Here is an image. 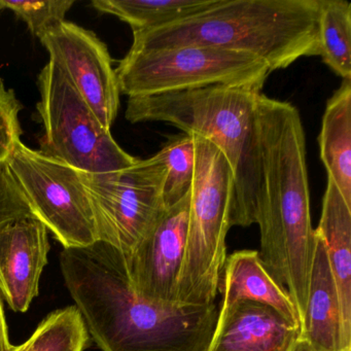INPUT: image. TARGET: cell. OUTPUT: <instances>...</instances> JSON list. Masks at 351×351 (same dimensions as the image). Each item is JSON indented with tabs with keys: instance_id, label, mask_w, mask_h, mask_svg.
Wrapping results in <instances>:
<instances>
[{
	"instance_id": "11",
	"label": "cell",
	"mask_w": 351,
	"mask_h": 351,
	"mask_svg": "<svg viewBox=\"0 0 351 351\" xmlns=\"http://www.w3.org/2000/svg\"><path fill=\"white\" fill-rule=\"evenodd\" d=\"M190 198L191 192L180 202L166 208L132 254L124 256L133 289L147 301L178 305Z\"/></svg>"
},
{
	"instance_id": "19",
	"label": "cell",
	"mask_w": 351,
	"mask_h": 351,
	"mask_svg": "<svg viewBox=\"0 0 351 351\" xmlns=\"http://www.w3.org/2000/svg\"><path fill=\"white\" fill-rule=\"evenodd\" d=\"M318 34L322 62L341 79L351 81V3L320 0Z\"/></svg>"
},
{
	"instance_id": "8",
	"label": "cell",
	"mask_w": 351,
	"mask_h": 351,
	"mask_svg": "<svg viewBox=\"0 0 351 351\" xmlns=\"http://www.w3.org/2000/svg\"><path fill=\"white\" fill-rule=\"evenodd\" d=\"M79 172L93 209L98 241L125 258L130 256L166 210L161 160L155 154L120 171Z\"/></svg>"
},
{
	"instance_id": "20",
	"label": "cell",
	"mask_w": 351,
	"mask_h": 351,
	"mask_svg": "<svg viewBox=\"0 0 351 351\" xmlns=\"http://www.w3.org/2000/svg\"><path fill=\"white\" fill-rule=\"evenodd\" d=\"M164 166L162 197L165 208L173 206L191 192L195 170L193 137L176 135L168 138L157 153Z\"/></svg>"
},
{
	"instance_id": "23",
	"label": "cell",
	"mask_w": 351,
	"mask_h": 351,
	"mask_svg": "<svg viewBox=\"0 0 351 351\" xmlns=\"http://www.w3.org/2000/svg\"><path fill=\"white\" fill-rule=\"evenodd\" d=\"M21 108L15 92L8 89L3 80L0 79V163L8 161L17 143L21 141Z\"/></svg>"
},
{
	"instance_id": "6",
	"label": "cell",
	"mask_w": 351,
	"mask_h": 351,
	"mask_svg": "<svg viewBox=\"0 0 351 351\" xmlns=\"http://www.w3.org/2000/svg\"><path fill=\"white\" fill-rule=\"evenodd\" d=\"M270 73L254 55L207 47L129 50L116 69L121 94L128 97L215 85L261 92Z\"/></svg>"
},
{
	"instance_id": "14",
	"label": "cell",
	"mask_w": 351,
	"mask_h": 351,
	"mask_svg": "<svg viewBox=\"0 0 351 351\" xmlns=\"http://www.w3.org/2000/svg\"><path fill=\"white\" fill-rule=\"evenodd\" d=\"M316 234L324 242L336 283L342 320L343 346L351 348V207L328 178Z\"/></svg>"
},
{
	"instance_id": "10",
	"label": "cell",
	"mask_w": 351,
	"mask_h": 351,
	"mask_svg": "<svg viewBox=\"0 0 351 351\" xmlns=\"http://www.w3.org/2000/svg\"><path fill=\"white\" fill-rule=\"evenodd\" d=\"M40 42L66 73L80 95L110 130L120 108V88L108 47L94 32L64 21Z\"/></svg>"
},
{
	"instance_id": "25",
	"label": "cell",
	"mask_w": 351,
	"mask_h": 351,
	"mask_svg": "<svg viewBox=\"0 0 351 351\" xmlns=\"http://www.w3.org/2000/svg\"><path fill=\"white\" fill-rule=\"evenodd\" d=\"M16 348H17V346L12 344L11 341H10L3 302L0 299V351H15Z\"/></svg>"
},
{
	"instance_id": "12",
	"label": "cell",
	"mask_w": 351,
	"mask_h": 351,
	"mask_svg": "<svg viewBox=\"0 0 351 351\" xmlns=\"http://www.w3.org/2000/svg\"><path fill=\"white\" fill-rule=\"evenodd\" d=\"M49 252L48 229L36 217L0 228V291L13 311H27L38 295Z\"/></svg>"
},
{
	"instance_id": "13",
	"label": "cell",
	"mask_w": 351,
	"mask_h": 351,
	"mask_svg": "<svg viewBox=\"0 0 351 351\" xmlns=\"http://www.w3.org/2000/svg\"><path fill=\"white\" fill-rule=\"evenodd\" d=\"M301 328L256 302H240L219 311L206 351H293Z\"/></svg>"
},
{
	"instance_id": "26",
	"label": "cell",
	"mask_w": 351,
	"mask_h": 351,
	"mask_svg": "<svg viewBox=\"0 0 351 351\" xmlns=\"http://www.w3.org/2000/svg\"><path fill=\"white\" fill-rule=\"evenodd\" d=\"M293 351H315L311 346H310L309 343L306 342L303 339L300 338V340L298 341L295 346L293 347Z\"/></svg>"
},
{
	"instance_id": "2",
	"label": "cell",
	"mask_w": 351,
	"mask_h": 351,
	"mask_svg": "<svg viewBox=\"0 0 351 351\" xmlns=\"http://www.w3.org/2000/svg\"><path fill=\"white\" fill-rule=\"evenodd\" d=\"M254 126L260 152L258 256L293 300L302 326L316 241L303 122L293 104L258 93Z\"/></svg>"
},
{
	"instance_id": "16",
	"label": "cell",
	"mask_w": 351,
	"mask_h": 351,
	"mask_svg": "<svg viewBox=\"0 0 351 351\" xmlns=\"http://www.w3.org/2000/svg\"><path fill=\"white\" fill-rule=\"evenodd\" d=\"M309 291L300 338L315 351H345L336 283L324 242L316 234Z\"/></svg>"
},
{
	"instance_id": "15",
	"label": "cell",
	"mask_w": 351,
	"mask_h": 351,
	"mask_svg": "<svg viewBox=\"0 0 351 351\" xmlns=\"http://www.w3.org/2000/svg\"><path fill=\"white\" fill-rule=\"evenodd\" d=\"M221 291L226 311L240 302H256L272 308L291 324L299 326V313L287 291L267 272L256 250L230 254L223 265Z\"/></svg>"
},
{
	"instance_id": "22",
	"label": "cell",
	"mask_w": 351,
	"mask_h": 351,
	"mask_svg": "<svg viewBox=\"0 0 351 351\" xmlns=\"http://www.w3.org/2000/svg\"><path fill=\"white\" fill-rule=\"evenodd\" d=\"M75 5L73 0L12 1L0 0L3 9L11 10L27 24L32 36L42 38L45 34L65 21V16Z\"/></svg>"
},
{
	"instance_id": "17",
	"label": "cell",
	"mask_w": 351,
	"mask_h": 351,
	"mask_svg": "<svg viewBox=\"0 0 351 351\" xmlns=\"http://www.w3.org/2000/svg\"><path fill=\"white\" fill-rule=\"evenodd\" d=\"M320 159L328 178L351 207V81L342 80L334 92L322 121Z\"/></svg>"
},
{
	"instance_id": "18",
	"label": "cell",
	"mask_w": 351,
	"mask_h": 351,
	"mask_svg": "<svg viewBox=\"0 0 351 351\" xmlns=\"http://www.w3.org/2000/svg\"><path fill=\"white\" fill-rule=\"evenodd\" d=\"M219 0H93L100 13L116 16L132 32L162 27L210 9Z\"/></svg>"
},
{
	"instance_id": "21",
	"label": "cell",
	"mask_w": 351,
	"mask_h": 351,
	"mask_svg": "<svg viewBox=\"0 0 351 351\" xmlns=\"http://www.w3.org/2000/svg\"><path fill=\"white\" fill-rule=\"evenodd\" d=\"M27 341L25 351H84L88 332L81 314L71 306L45 318Z\"/></svg>"
},
{
	"instance_id": "1",
	"label": "cell",
	"mask_w": 351,
	"mask_h": 351,
	"mask_svg": "<svg viewBox=\"0 0 351 351\" xmlns=\"http://www.w3.org/2000/svg\"><path fill=\"white\" fill-rule=\"evenodd\" d=\"M65 285L101 351H206L217 326L215 304L164 305L137 295L122 252L104 241L64 248Z\"/></svg>"
},
{
	"instance_id": "5",
	"label": "cell",
	"mask_w": 351,
	"mask_h": 351,
	"mask_svg": "<svg viewBox=\"0 0 351 351\" xmlns=\"http://www.w3.org/2000/svg\"><path fill=\"white\" fill-rule=\"evenodd\" d=\"M191 136L195 170L176 304L205 306L215 303L227 258L233 172L215 143L198 135Z\"/></svg>"
},
{
	"instance_id": "28",
	"label": "cell",
	"mask_w": 351,
	"mask_h": 351,
	"mask_svg": "<svg viewBox=\"0 0 351 351\" xmlns=\"http://www.w3.org/2000/svg\"><path fill=\"white\" fill-rule=\"evenodd\" d=\"M3 7H1V5H0V12L3 11Z\"/></svg>"
},
{
	"instance_id": "27",
	"label": "cell",
	"mask_w": 351,
	"mask_h": 351,
	"mask_svg": "<svg viewBox=\"0 0 351 351\" xmlns=\"http://www.w3.org/2000/svg\"><path fill=\"white\" fill-rule=\"evenodd\" d=\"M28 341L24 342L23 344L18 345L17 348H16L15 351H25L26 348H27Z\"/></svg>"
},
{
	"instance_id": "4",
	"label": "cell",
	"mask_w": 351,
	"mask_h": 351,
	"mask_svg": "<svg viewBox=\"0 0 351 351\" xmlns=\"http://www.w3.org/2000/svg\"><path fill=\"white\" fill-rule=\"evenodd\" d=\"M261 92L215 85L159 95L129 97L127 121L161 122L215 143L233 172L230 227L256 223L260 152L254 126Z\"/></svg>"
},
{
	"instance_id": "7",
	"label": "cell",
	"mask_w": 351,
	"mask_h": 351,
	"mask_svg": "<svg viewBox=\"0 0 351 351\" xmlns=\"http://www.w3.org/2000/svg\"><path fill=\"white\" fill-rule=\"evenodd\" d=\"M38 112L45 130L40 152L47 157L86 173L120 171L138 161L117 143L51 59L38 75Z\"/></svg>"
},
{
	"instance_id": "9",
	"label": "cell",
	"mask_w": 351,
	"mask_h": 351,
	"mask_svg": "<svg viewBox=\"0 0 351 351\" xmlns=\"http://www.w3.org/2000/svg\"><path fill=\"white\" fill-rule=\"evenodd\" d=\"M7 164L34 217L63 247H84L98 241L93 209L77 170L22 141Z\"/></svg>"
},
{
	"instance_id": "3",
	"label": "cell",
	"mask_w": 351,
	"mask_h": 351,
	"mask_svg": "<svg viewBox=\"0 0 351 351\" xmlns=\"http://www.w3.org/2000/svg\"><path fill=\"white\" fill-rule=\"evenodd\" d=\"M320 0H219L206 11L133 32L131 51L207 47L248 53L271 73L319 55Z\"/></svg>"
},
{
	"instance_id": "24",
	"label": "cell",
	"mask_w": 351,
	"mask_h": 351,
	"mask_svg": "<svg viewBox=\"0 0 351 351\" xmlns=\"http://www.w3.org/2000/svg\"><path fill=\"white\" fill-rule=\"evenodd\" d=\"M24 217H34L7 162L0 163V228Z\"/></svg>"
},
{
	"instance_id": "29",
	"label": "cell",
	"mask_w": 351,
	"mask_h": 351,
	"mask_svg": "<svg viewBox=\"0 0 351 351\" xmlns=\"http://www.w3.org/2000/svg\"><path fill=\"white\" fill-rule=\"evenodd\" d=\"M345 351H351V348L346 349Z\"/></svg>"
}]
</instances>
